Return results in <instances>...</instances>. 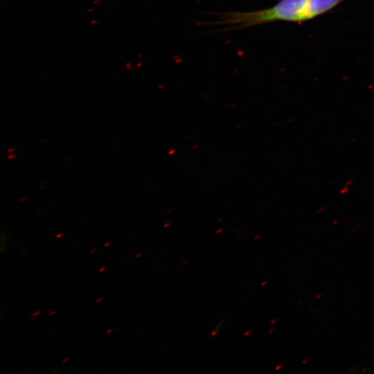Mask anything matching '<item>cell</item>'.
Wrapping results in <instances>:
<instances>
[{
    "instance_id": "6da1fadb",
    "label": "cell",
    "mask_w": 374,
    "mask_h": 374,
    "mask_svg": "<svg viewBox=\"0 0 374 374\" xmlns=\"http://www.w3.org/2000/svg\"><path fill=\"white\" fill-rule=\"evenodd\" d=\"M346 0H280L271 7L220 15L217 24L225 29H240L274 21L301 23L322 15Z\"/></svg>"
},
{
    "instance_id": "7a4b0ae2",
    "label": "cell",
    "mask_w": 374,
    "mask_h": 374,
    "mask_svg": "<svg viewBox=\"0 0 374 374\" xmlns=\"http://www.w3.org/2000/svg\"><path fill=\"white\" fill-rule=\"evenodd\" d=\"M41 312H42V311H36L33 314V317H37V315L40 314Z\"/></svg>"
},
{
    "instance_id": "3957f363",
    "label": "cell",
    "mask_w": 374,
    "mask_h": 374,
    "mask_svg": "<svg viewBox=\"0 0 374 374\" xmlns=\"http://www.w3.org/2000/svg\"><path fill=\"white\" fill-rule=\"evenodd\" d=\"M106 269H107L106 267H102L100 268L99 271L103 272V271H105Z\"/></svg>"
},
{
    "instance_id": "277c9868",
    "label": "cell",
    "mask_w": 374,
    "mask_h": 374,
    "mask_svg": "<svg viewBox=\"0 0 374 374\" xmlns=\"http://www.w3.org/2000/svg\"><path fill=\"white\" fill-rule=\"evenodd\" d=\"M103 299V296L98 297V298L96 300V303L100 302Z\"/></svg>"
},
{
    "instance_id": "5b68a950",
    "label": "cell",
    "mask_w": 374,
    "mask_h": 374,
    "mask_svg": "<svg viewBox=\"0 0 374 374\" xmlns=\"http://www.w3.org/2000/svg\"><path fill=\"white\" fill-rule=\"evenodd\" d=\"M55 313H56V310H53V311L49 312L48 315L52 316V315L55 314Z\"/></svg>"
},
{
    "instance_id": "8992f818",
    "label": "cell",
    "mask_w": 374,
    "mask_h": 374,
    "mask_svg": "<svg viewBox=\"0 0 374 374\" xmlns=\"http://www.w3.org/2000/svg\"><path fill=\"white\" fill-rule=\"evenodd\" d=\"M113 330H114L113 328L109 329V330L106 332V333H107V334H109V333H111Z\"/></svg>"
},
{
    "instance_id": "52a82bcc",
    "label": "cell",
    "mask_w": 374,
    "mask_h": 374,
    "mask_svg": "<svg viewBox=\"0 0 374 374\" xmlns=\"http://www.w3.org/2000/svg\"><path fill=\"white\" fill-rule=\"evenodd\" d=\"M96 251H97L96 249H93L92 250H91L90 253H95Z\"/></svg>"
},
{
    "instance_id": "ba28073f",
    "label": "cell",
    "mask_w": 374,
    "mask_h": 374,
    "mask_svg": "<svg viewBox=\"0 0 374 374\" xmlns=\"http://www.w3.org/2000/svg\"><path fill=\"white\" fill-rule=\"evenodd\" d=\"M69 359H70L69 357L65 358L64 359L62 360V362H63V363H65V362H67Z\"/></svg>"
},
{
    "instance_id": "9c48e42d",
    "label": "cell",
    "mask_w": 374,
    "mask_h": 374,
    "mask_svg": "<svg viewBox=\"0 0 374 374\" xmlns=\"http://www.w3.org/2000/svg\"><path fill=\"white\" fill-rule=\"evenodd\" d=\"M111 244V242H109L105 243L104 246H105V247H107V246H108L109 244Z\"/></svg>"
},
{
    "instance_id": "30bf717a",
    "label": "cell",
    "mask_w": 374,
    "mask_h": 374,
    "mask_svg": "<svg viewBox=\"0 0 374 374\" xmlns=\"http://www.w3.org/2000/svg\"><path fill=\"white\" fill-rule=\"evenodd\" d=\"M62 235H63V234H58V235L56 236V238H60V237L62 236Z\"/></svg>"
}]
</instances>
